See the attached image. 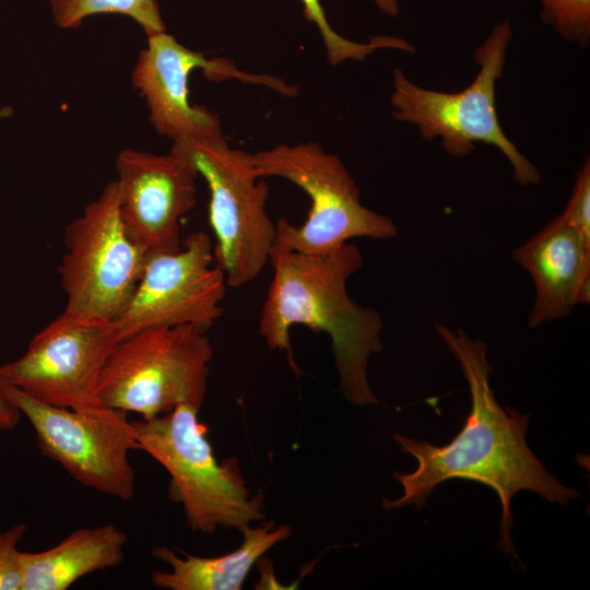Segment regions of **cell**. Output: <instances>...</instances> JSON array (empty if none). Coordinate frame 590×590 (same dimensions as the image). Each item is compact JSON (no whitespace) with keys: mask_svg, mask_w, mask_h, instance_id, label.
Masks as SVG:
<instances>
[{"mask_svg":"<svg viewBox=\"0 0 590 590\" xmlns=\"http://www.w3.org/2000/svg\"><path fill=\"white\" fill-rule=\"evenodd\" d=\"M436 332L457 358L471 394V410L461 430L446 445L436 446L399 434L393 439L416 460L410 473L396 472L402 486L397 499H382L384 509L414 505L422 509L433 491L452 479L474 481L492 488L499 498L502 519L498 546L519 562L511 541V500L522 491L550 503L567 505L580 496L548 472L527 442L529 414L502 408L489 385L488 347L464 330L436 324Z\"/></svg>","mask_w":590,"mask_h":590,"instance_id":"cell-1","label":"cell"},{"mask_svg":"<svg viewBox=\"0 0 590 590\" xmlns=\"http://www.w3.org/2000/svg\"><path fill=\"white\" fill-rule=\"evenodd\" d=\"M273 279L263 303L259 332L271 349L287 351L290 330L303 324L329 335L339 387L356 405L377 404L368 379L369 358L381 352L384 321L347 292V281L363 266L358 247L343 243L328 252L292 250L275 239L269 255Z\"/></svg>","mask_w":590,"mask_h":590,"instance_id":"cell-2","label":"cell"},{"mask_svg":"<svg viewBox=\"0 0 590 590\" xmlns=\"http://www.w3.org/2000/svg\"><path fill=\"white\" fill-rule=\"evenodd\" d=\"M199 411L180 404L167 414L132 421L138 450L167 471L168 497L182 505L192 531L213 534L223 528L241 532L264 518L262 495H251L236 458L216 460Z\"/></svg>","mask_w":590,"mask_h":590,"instance_id":"cell-3","label":"cell"},{"mask_svg":"<svg viewBox=\"0 0 590 590\" xmlns=\"http://www.w3.org/2000/svg\"><path fill=\"white\" fill-rule=\"evenodd\" d=\"M511 36L509 20L493 27L475 50L479 66L475 79L458 92L422 87L396 68L390 95L392 116L417 127L426 141L440 138L445 151L455 157L468 155L479 142L493 145L509 161L519 185H538L539 169L508 139L496 111V82L503 75Z\"/></svg>","mask_w":590,"mask_h":590,"instance_id":"cell-4","label":"cell"},{"mask_svg":"<svg viewBox=\"0 0 590 590\" xmlns=\"http://www.w3.org/2000/svg\"><path fill=\"white\" fill-rule=\"evenodd\" d=\"M170 152L206 181L214 260L227 286L246 285L263 270L276 239L266 211L269 187L258 181L253 154L231 148L222 135L181 138L173 141Z\"/></svg>","mask_w":590,"mask_h":590,"instance_id":"cell-5","label":"cell"},{"mask_svg":"<svg viewBox=\"0 0 590 590\" xmlns=\"http://www.w3.org/2000/svg\"><path fill=\"white\" fill-rule=\"evenodd\" d=\"M213 351L193 326L150 327L119 340L98 385L101 403L151 420L180 404L201 409Z\"/></svg>","mask_w":590,"mask_h":590,"instance_id":"cell-6","label":"cell"},{"mask_svg":"<svg viewBox=\"0 0 590 590\" xmlns=\"http://www.w3.org/2000/svg\"><path fill=\"white\" fill-rule=\"evenodd\" d=\"M261 177L278 176L300 187L310 198L302 226L279 219L276 240L287 248L319 255L354 237L388 239L397 225L361 202L359 189L339 156L317 142L278 144L253 153Z\"/></svg>","mask_w":590,"mask_h":590,"instance_id":"cell-7","label":"cell"},{"mask_svg":"<svg viewBox=\"0 0 590 590\" xmlns=\"http://www.w3.org/2000/svg\"><path fill=\"white\" fill-rule=\"evenodd\" d=\"M119 205L116 179L64 229L58 274L71 314L115 321L140 281L148 252L127 235Z\"/></svg>","mask_w":590,"mask_h":590,"instance_id":"cell-8","label":"cell"},{"mask_svg":"<svg viewBox=\"0 0 590 590\" xmlns=\"http://www.w3.org/2000/svg\"><path fill=\"white\" fill-rule=\"evenodd\" d=\"M0 397L31 423L43 456L86 487L123 502L132 498L135 474L129 452L138 450V442L127 412L75 411L44 403L1 376Z\"/></svg>","mask_w":590,"mask_h":590,"instance_id":"cell-9","label":"cell"},{"mask_svg":"<svg viewBox=\"0 0 590 590\" xmlns=\"http://www.w3.org/2000/svg\"><path fill=\"white\" fill-rule=\"evenodd\" d=\"M120 340L114 321L63 310L37 332L0 376L32 398L75 411L106 409L98 399L102 371Z\"/></svg>","mask_w":590,"mask_h":590,"instance_id":"cell-10","label":"cell"},{"mask_svg":"<svg viewBox=\"0 0 590 590\" xmlns=\"http://www.w3.org/2000/svg\"><path fill=\"white\" fill-rule=\"evenodd\" d=\"M213 260L204 232L188 235L177 251L148 252L135 291L114 321L120 340L150 327L189 324L206 332L222 315L227 286Z\"/></svg>","mask_w":590,"mask_h":590,"instance_id":"cell-11","label":"cell"},{"mask_svg":"<svg viewBox=\"0 0 590 590\" xmlns=\"http://www.w3.org/2000/svg\"><path fill=\"white\" fill-rule=\"evenodd\" d=\"M148 37V46L139 52L131 74L133 86L144 97L149 120L161 135L173 141L188 137L222 135L216 114L189 102L188 78L192 70L202 69L204 76L214 82L238 79L262 84L292 97L295 86L272 75L243 72L228 59H206L164 32Z\"/></svg>","mask_w":590,"mask_h":590,"instance_id":"cell-12","label":"cell"},{"mask_svg":"<svg viewBox=\"0 0 590 590\" xmlns=\"http://www.w3.org/2000/svg\"><path fill=\"white\" fill-rule=\"evenodd\" d=\"M115 167L119 213L129 238L146 252L181 247L180 219L196 203L194 170L178 155L125 149Z\"/></svg>","mask_w":590,"mask_h":590,"instance_id":"cell-13","label":"cell"},{"mask_svg":"<svg viewBox=\"0 0 590 590\" xmlns=\"http://www.w3.org/2000/svg\"><path fill=\"white\" fill-rule=\"evenodd\" d=\"M535 286L531 328L568 317L590 302V239L560 214L512 252Z\"/></svg>","mask_w":590,"mask_h":590,"instance_id":"cell-14","label":"cell"},{"mask_svg":"<svg viewBox=\"0 0 590 590\" xmlns=\"http://www.w3.org/2000/svg\"><path fill=\"white\" fill-rule=\"evenodd\" d=\"M243 542L235 551L216 556L200 557L182 553L179 556L167 546H157L153 556L166 563L169 570L154 571L151 582L165 590H239L249 571L261 556L291 535L288 524L262 522L243 531Z\"/></svg>","mask_w":590,"mask_h":590,"instance_id":"cell-15","label":"cell"},{"mask_svg":"<svg viewBox=\"0 0 590 590\" xmlns=\"http://www.w3.org/2000/svg\"><path fill=\"white\" fill-rule=\"evenodd\" d=\"M127 534L111 523L72 531L40 552L21 551V590H67L82 577L123 560Z\"/></svg>","mask_w":590,"mask_h":590,"instance_id":"cell-16","label":"cell"},{"mask_svg":"<svg viewBox=\"0 0 590 590\" xmlns=\"http://www.w3.org/2000/svg\"><path fill=\"white\" fill-rule=\"evenodd\" d=\"M304 4L305 17L314 22L320 32L327 50L328 61L337 66L345 60H365L371 52L381 48L399 49L414 52V47L402 38L391 36H375L368 43H358L346 39L335 33L329 25L319 0H300ZM380 11L387 15L396 16L399 11L398 0H374Z\"/></svg>","mask_w":590,"mask_h":590,"instance_id":"cell-17","label":"cell"},{"mask_svg":"<svg viewBox=\"0 0 590 590\" xmlns=\"http://www.w3.org/2000/svg\"><path fill=\"white\" fill-rule=\"evenodd\" d=\"M50 7L56 25L64 30L80 27L90 15L117 13L138 22L146 36L165 31L157 0H50Z\"/></svg>","mask_w":590,"mask_h":590,"instance_id":"cell-18","label":"cell"},{"mask_svg":"<svg viewBox=\"0 0 590 590\" xmlns=\"http://www.w3.org/2000/svg\"><path fill=\"white\" fill-rule=\"evenodd\" d=\"M541 20L565 40L588 46L590 42V0H540Z\"/></svg>","mask_w":590,"mask_h":590,"instance_id":"cell-19","label":"cell"},{"mask_svg":"<svg viewBox=\"0 0 590 590\" xmlns=\"http://www.w3.org/2000/svg\"><path fill=\"white\" fill-rule=\"evenodd\" d=\"M25 523L0 531V590H21V551L19 543L26 532Z\"/></svg>","mask_w":590,"mask_h":590,"instance_id":"cell-20","label":"cell"},{"mask_svg":"<svg viewBox=\"0 0 590 590\" xmlns=\"http://www.w3.org/2000/svg\"><path fill=\"white\" fill-rule=\"evenodd\" d=\"M563 219L590 239V162L586 158L578 170L571 196L559 213Z\"/></svg>","mask_w":590,"mask_h":590,"instance_id":"cell-21","label":"cell"},{"mask_svg":"<svg viewBox=\"0 0 590 590\" xmlns=\"http://www.w3.org/2000/svg\"><path fill=\"white\" fill-rule=\"evenodd\" d=\"M20 411L0 397V430L14 429L20 420Z\"/></svg>","mask_w":590,"mask_h":590,"instance_id":"cell-22","label":"cell"}]
</instances>
